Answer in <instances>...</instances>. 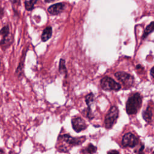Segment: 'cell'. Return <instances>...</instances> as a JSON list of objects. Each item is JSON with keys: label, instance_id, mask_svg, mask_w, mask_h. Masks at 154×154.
I'll use <instances>...</instances> for the list:
<instances>
[{"label": "cell", "instance_id": "2e32d148", "mask_svg": "<svg viewBox=\"0 0 154 154\" xmlns=\"http://www.w3.org/2000/svg\"><path fill=\"white\" fill-rule=\"evenodd\" d=\"M37 2V0H31V1H25L24 2L25 8L27 11H31L34 8V5Z\"/></svg>", "mask_w": 154, "mask_h": 154}, {"label": "cell", "instance_id": "ac0fdd59", "mask_svg": "<svg viewBox=\"0 0 154 154\" xmlns=\"http://www.w3.org/2000/svg\"><path fill=\"white\" fill-rule=\"evenodd\" d=\"M107 154H120V153L116 150H111L107 152Z\"/></svg>", "mask_w": 154, "mask_h": 154}, {"label": "cell", "instance_id": "9a60e30c", "mask_svg": "<svg viewBox=\"0 0 154 154\" xmlns=\"http://www.w3.org/2000/svg\"><path fill=\"white\" fill-rule=\"evenodd\" d=\"M154 31V22H152L148 26H147V27L145 28L142 38L143 39H145L146 38V37L150 34L151 32Z\"/></svg>", "mask_w": 154, "mask_h": 154}, {"label": "cell", "instance_id": "5b68a950", "mask_svg": "<svg viewBox=\"0 0 154 154\" xmlns=\"http://www.w3.org/2000/svg\"><path fill=\"white\" fill-rule=\"evenodd\" d=\"M116 78L128 87H131L134 83V78L130 74L124 72H117L114 74Z\"/></svg>", "mask_w": 154, "mask_h": 154}, {"label": "cell", "instance_id": "603a6c76", "mask_svg": "<svg viewBox=\"0 0 154 154\" xmlns=\"http://www.w3.org/2000/svg\"><path fill=\"white\" fill-rule=\"evenodd\" d=\"M54 1H47V0H45V2H53Z\"/></svg>", "mask_w": 154, "mask_h": 154}, {"label": "cell", "instance_id": "6da1fadb", "mask_svg": "<svg viewBox=\"0 0 154 154\" xmlns=\"http://www.w3.org/2000/svg\"><path fill=\"white\" fill-rule=\"evenodd\" d=\"M142 97L138 93H135L130 96L126 103V112L129 115L136 114L141 106Z\"/></svg>", "mask_w": 154, "mask_h": 154}, {"label": "cell", "instance_id": "3957f363", "mask_svg": "<svg viewBox=\"0 0 154 154\" xmlns=\"http://www.w3.org/2000/svg\"><path fill=\"white\" fill-rule=\"evenodd\" d=\"M100 86L106 91H118L121 88L120 84L109 76H104L101 79Z\"/></svg>", "mask_w": 154, "mask_h": 154}, {"label": "cell", "instance_id": "e0dca14e", "mask_svg": "<svg viewBox=\"0 0 154 154\" xmlns=\"http://www.w3.org/2000/svg\"><path fill=\"white\" fill-rule=\"evenodd\" d=\"M97 150V147L93 145L92 144H89L86 148H85L83 151L88 153V154H93Z\"/></svg>", "mask_w": 154, "mask_h": 154}, {"label": "cell", "instance_id": "4fadbf2b", "mask_svg": "<svg viewBox=\"0 0 154 154\" xmlns=\"http://www.w3.org/2000/svg\"><path fill=\"white\" fill-rule=\"evenodd\" d=\"M10 34V28L8 25L2 27L0 30V35H2L3 40L1 42V44H5V40Z\"/></svg>", "mask_w": 154, "mask_h": 154}, {"label": "cell", "instance_id": "277c9868", "mask_svg": "<svg viewBox=\"0 0 154 154\" xmlns=\"http://www.w3.org/2000/svg\"><path fill=\"white\" fill-rule=\"evenodd\" d=\"M85 137H73L69 134H63L60 135L58 137V141L64 143L70 146L79 145L82 143L85 140Z\"/></svg>", "mask_w": 154, "mask_h": 154}, {"label": "cell", "instance_id": "5bb4252c", "mask_svg": "<svg viewBox=\"0 0 154 154\" xmlns=\"http://www.w3.org/2000/svg\"><path fill=\"white\" fill-rule=\"evenodd\" d=\"M94 95L93 94V93H90L86 95V96L85 97V101L87 105V109H91V105L94 102Z\"/></svg>", "mask_w": 154, "mask_h": 154}, {"label": "cell", "instance_id": "7a4b0ae2", "mask_svg": "<svg viewBox=\"0 0 154 154\" xmlns=\"http://www.w3.org/2000/svg\"><path fill=\"white\" fill-rule=\"evenodd\" d=\"M119 117V109L116 106H112L105 118V126L106 129H110L116 123Z\"/></svg>", "mask_w": 154, "mask_h": 154}, {"label": "cell", "instance_id": "d6986e66", "mask_svg": "<svg viewBox=\"0 0 154 154\" xmlns=\"http://www.w3.org/2000/svg\"><path fill=\"white\" fill-rule=\"evenodd\" d=\"M144 148V145H142V146H141V147L140 148V149H139L138 154H144V152H143Z\"/></svg>", "mask_w": 154, "mask_h": 154}, {"label": "cell", "instance_id": "cb8c5ba5", "mask_svg": "<svg viewBox=\"0 0 154 154\" xmlns=\"http://www.w3.org/2000/svg\"><path fill=\"white\" fill-rule=\"evenodd\" d=\"M0 154H4V152H3V151H2H2H1V150H0Z\"/></svg>", "mask_w": 154, "mask_h": 154}, {"label": "cell", "instance_id": "7402d4cb", "mask_svg": "<svg viewBox=\"0 0 154 154\" xmlns=\"http://www.w3.org/2000/svg\"><path fill=\"white\" fill-rule=\"evenodd\" d=\"M136 67H137V69H143L141 66V65H140V64H138V65H137V66H136Z\"/></svg>", "mask_w": 154, "mask_h": 154}, {"label": "cell", "instance_id": "7c38bea8", "mask_svg": "<svg viewBox=\"0 0 154 154\" xmlns=\"http://www.w3.org/2000/svg\"><path fill=\"white\" fill-rule=\"evenodd\" d=\"M143 117L144 119V120L147 122H150L152 118V111L150 109V106H147V108L143 111Z\"/></svg>", "mask_w": 154, "mask_h": 154}, {"label": "cell", "instance_id": "8fae6325", "mask_svg": "<svg viewBox=\"0 0 154 154\" xmlns=\"http://www.w3.org/2000/svg\"><path fill=\"white\" fill-rule=\"evenodd\" d=\"M58 71L60 74L64 75L65 77H67V70L66 66V61L63 58H61L60 60L59 66H58Z\"/></svg>", "mask_w": 154, "mask_h": 154}, {"label": "cell", "instance_id": "ffe728a7", "mask_svg": "<svg viewBox=\"0 0 154 154\" xmlns=\"http://www.w3.org/2000/svg\"><path fill=\"white\" fill-rule=\"evenodd\" d=\"M4 14V8H2L0 7V19H2Z\"/></svg>", "mask_w": 154, "mask_h": 154}, {"label": "cell", "instance_id": "44dd1931", "mask_svg": "<svg viewBox=\"0 0 154 154\" xmlns=\"http://www.w3.org/2000/svg\"><path fill=\"white\" fill-rule=\"evenodd\" d=\"M150 75L154 78V66L150 70Z\"/></svg>", "mask_w": 154, "mask_h": 154}, {"label": "cell", "instance_id": "9c48e42d", "mask_svg": "<svg viewBox=\"0 0 154 154\" xmlns=\"http://www.w3.org/2000/svg\"><path fill=\"white\" fill-rule=\"evenodd\" d=\"M65 5L63 2H58L50 5L48 8V12L51 15H58L64 9Z\"/></svg>", "mask_w": 154, "mask_h": 154}, {"label": "cell", "instance_id": "52a82bcc", "mask_svg": "<svg viewBox=\"0 0 154 154\" xmlns=\"http://www.w3.org/2000/svg\"><path fill=\"white\" fill-rule=\"evenodd\" d=\"M71 123L73 130L76 132H81L87 128V125L85 120L81 117H75L72 118Z\"/></svg>", "mask_w": 154, "mask_h": 154}, {"label": "cell", "instance_id": "8992f818", "mask_svg": "<svg viewBox=\"0 0 154 154\" xmlns=\"http://www.w3.org/2000/svg\"><path fill=\"white\" fill-rule=\"evenodd\" d=\"M138 143V140L135 135L131 132L125 134L122 140V144L124 147H129L131 148L134 147Z\"/></svg>", "mask_w": 154, "mask_h": 154}, {"label": "cell", "instance_id": "30bf717a", "mask_svg": "<svg viewBox=\"0 0 154 154\" xmlns=\"http://www.w3.org/2000/svg\"><path fill=\"white\" fill-rule=\"evenodd\" d=\"M52 28L51 26H48L47 27H46L43 32L42 34L41 35V39L42 41L45 42L48 41V40H49V38H51V37H52Z\"/></svg>", "mask_w": 154, "mask_h": 154}, {"label": "cell", "instance_id": "ba28073f", "mask_svg": "<svg viewBox=\"0 0 154 154\" xmlns=\"http://www.w3.org/2000/svg\"><path fill=\"white\" fill-rule=\"evenodd\" d=\"M27 51H28V48L24 49L23 50L22 57L20 58L19 63L15 71V74L16 75L17 77L19 79H22L23 76V70H24V64H25L24 63H25V56H26Z\"/></svg>", "mask_w": 154, "mask_h": 154}]
</instances>
